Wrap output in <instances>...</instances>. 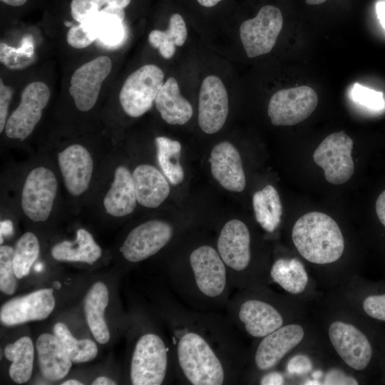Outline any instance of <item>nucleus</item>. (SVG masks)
<instances>
[{
    "label": "nucleus",
    "mask_w": 385,
    "mask_h": 385,
    "mask_svg": "<svg viewBox=\"0 0 385 385\" xmlns=\"http://www.w3.org/2000/svg\"><path fill=\"white\" fill-rule=\"evenodd\" d=\"M222 0H197V1L205 7H212L217 4Z\"/></svg>",
    "instance_id": "nucleus-52"
},
{
    "label": "nucleus",
    "mask_w": 385,
    "mask_h": 385,
    "mask_svg": "<svg viewBox=\"0 0 385 385\" xmlns=\"http://www.w3.org/2000/svg\"><path fill=\"white\" fill-rule=\"evenodd\" d=\"M137 199L133 175L123 165L118 166L111 186L103 199L106 211L113 217H123L133 212Z\"/></svg>",
    "instance_id": "nucleus-23"
},
{
    "label": "nucleus",
    "mask_w": 385,
    "mask_h": 385,
    "mask_svg": "<svg viewBox=\"0 0 385 385\" xmlns=\"http://www.w3.org/2000/svg\"><path fill=\"white\" fill-rule=\"evenodd\" d=\"M166 32L176 46H181L184 44L188 32L185 21L180 14H173L170 16Z\"/></svg>",
    "instance_id": "nucleus-38"
},
{
    "label": "nucleus",
    "mask_w": 385,
    "mask_h": 385,
    "mask_svg": "<svg viewBox=\"0 0 385 385\" xmlns=\"http://www.w3.org/2000/svg\"><path fill=\"white\" fill-rule=\"evenodd\" d=\"M39 242L31 232L24 233L16 242L14 255V268L16 277L26 276L39 254Z\"/></svg>",
    "instance_id": "nucleus-32"
},
{
    "label": "nucleus",
    "mask_w": 385,
    "mask_h": 385,
    "mask_svg": "<svg viewBox=\"0 0 385 385\" xmlns=\"http://www.w3.org/2000/svg\"><path fill=\"white\" fill-rule=\"evenodd\" d=\"M252 205L255 218L268 232H274L281 222L282 205L278 192L271 185L254 193Z\"/></svg>",
    "instance_id": "nucleus-28"
},
{
    "label": "nucleus",
    "mask_w": 385,
    "mask_h": 385,
    "mask_svg": "<svg viewBox=\"0 0 385 385\" xmlns=\"http://www.w3.org/2000/svg\"><path fill=\"white\" fill-rule=\"evenodd\" d=\"M272 279L292 294L302 292L308 282V275L302 263L297 258H279L272 266Z\"/></svg>",
    "instance_id": "nucleus-29"
},
{
    "label": "nucleus",
    "mask_w": 385,
    "mask_h": 385,
    "mask_svg": "<svg viewBox=\"0 0 385 385\" xmlns=\"http://www.w3.org/2000/svg\"><path fill=\"white\" fill-rule=\"evenodd\" d=\"M158 50L163 58L169 59L175 54V44L173 41L167 40L160 44Z\"/></svg>",
    "instance_id": "nucleus-46"
},
{
    "label": "nucleus",
    "mask_w": 385,
    "mask_h": 385,
    "mask_svg": "<svg viewBox=\"0 0 385 385\" xmlns=\"http://www.w3.org/2000/svg\"><path fill=\"white\" fill-rule=\"evenodd\" d=\"M96 32L89 29L83 24L73 25L66 34L67 43L75 48H84L97 40Z\"/></svg>",
    "instance_id": "nucleus-37"
},
{
    "label": "nucleus",
    "mask_w": 385,
    "mask_h": 385,
    "mask_svg": "<svg viewBox=\"0 0 385 385\" xmlns=\"http://www.w3.org/2000/svg\"><path fill=\"white\" fill-rule=\"evenodd\" d=\"M58 166L68 192L73 196L82 195L88 188L93 162L91 153L83 145H69L58 155Z\"/></svg>",
    "instance_id": "nucleus-18"
},
{
    "label": "nucleus",
    "mask_w": 385,
    "mask_h": 385,
    "mask_svg": "<svg viewBox=\"0 0 385 385\" xmlns=\"http://www.w3.org/2000/svg\"><path fill=\"white\" fill-rule=\"evenodd\" d=\"M102 250L92 235L85 229H78L74 242L62 241L55 245L51 255L56 260L93 264L101 256Z\"/></svg>",
    "instance_id": "nucleus-26"
},
{
    "label": "nucleus",
    "mask_w": 385,
    "mask_h": 385,
    "mask_svg": "<svg viewBox=\"0 0 385 385\" xmlns=\"http://www.w3.org/2000/svg\"><path fill=\"white\" fill-rule=\"evenodd\" d=\"M174 305V369L192 385L233 382V334L223 322Z\"/></svg>",
    "instance_id": "nucleus-1"
},
{
    "label": "nucleus",
    "mask_w": 385,
    "mask_h": 385,
    "mask_svg": "<svg viewBox=\"0 0 385 385\" xmlns=\"http://www.w3.org/2000/svg\"><path fill=\"white\" fill-rule=\"evenodd\" d=\"M108 300V288L102 282L94 283L83 299L87 324L93 337L100 344H106L110 339V332L104 316Z\"/></svg>",
    "instance_id": "nucleus-25"
},
{
    "label": "nucleus",
    "mask_w": 385,
    "mask_h": 385,
    "mask_svg": "<svg viewBox=\"0 0 385 385\" xmlns=\"http://www.w3.org/2000/svg\"><path fill=\"white\" fill-rule=\"evenodd\" d=\"M43 264L41 263V262L37 263V264L35 265V267H34L35 270H36V272H41V271L43 270Z\"/></svg>",
    "instance_id": "nucleus-55"
},
{
    "label": "nucleus",
    "mask_w": 385,
    "mask_h": 385,
    "mask_svg": "<svg viewBox=\"0 0 385 385\" xmlns=\"http://www.w3.org/2000/svg\"><path fill=\"white\" fill-rule=\"evenodd\" d=\"M172 275L177 293L194 308L216 309L227 302L231 285L227 270L217 250L210 245L193 250L185 269Z\"/></svg>",
    "instance_id": "nucleus-2"
},
{
    "label": "nucleus",
    "mask_w": 385,
    "mask_h": 385,
    "mask_svg": "<svg viewBox=\"0 0 385 385\" xmlns=\"http://www.w3.org/2000/svg\"><path fill=\"white\" fill-rule=\"evenodd\" d=\"M4 356L11 361L9 369L10 378L16 384L27 382L32 374L34 349L29 337H22L4 348Z\"/></svg>",
    "instance_id": "nucleus-27"
},
{
    "label": "nucleus",
    "mask_w": 385,
    "mask_h": 385,
    "mask_svg": "<svg viewBox=\"0 0 385 385\" xmlns=\"http://www.w3.org/2000/svg\"><path fill=\"white\" fill-rule=\"evenodd\" d=\"M98 11L100 9L94 0H72L71 2V16L79 24Z\"/></svg>",
    "instance_id": "nucleus-39"
},
{
    "label": "nucleus",
    "mask_w": 385,
    "mask_h": 385,
    "mask_svg": "<svg viewBox=\"0 0 385 385\" xmlns=\"http://www.w3.org/2000/svg\"><path fill=\"white\" fill-rule=\"evenodd\" d=\"M98 38L102 44L115 46L122 42L124 34L123 20L117 15L101 9L95 16Z\"/></svg>",
    "instance_id": "nucleus-33"
},
{
    "label": "nucleus",
    "mask_w": 385,
    "mask_h": 385,
    "mask_svg": "<svg viewBox=\"0 0 385 385\" xmlns=\"http://www.w3.org/2000/svg\"><path fill=\"white\" fill-rule=\"evenodd\" d=\"M327 0H305L306 3L309 5H318L324 3Z\"/></svg>",
    "instance_id": "nucleus-54"
},
{
    "label": "nucleus",
    "mask_w": 385,
    "mask_h": 385,
    "mask_svg": "<svg viewBox=\"0 0 385 385\" xmlns=\"http://www.w3.org/2000/svg\"><path fill=\"white\" fill-rule=\"evenodd\" d=\"M229 111L228 96L221 79L214 75L202 81L198 102V123L201 130L213 134L224 125Z\"/></svg>",
    "instance_id": "nucleus-16"
},
{
    "label": "nucleus",
    "mask_w": 385,
    "mask_h": 385,
    "mask_svg": "<svg viewBox=\"0 0 385 385\" xmlns=\"http://www.w3.org/2000/svg\"><path fill=\"white\" fill-rule=\"evenodd\" d=\"M350 96L355 103L369 109L379 111L384 108L385 101L382 92L355 83L350 93Z\"/></svg>",
    "instance_id": "nucleus-36"
},
{
    "label": "nucleus",
    "mask_w": 385,
    "mask_h": 385,
    "mask_svg": "<svg viewBox=\"0 0 385 385\" xmlns=\"http://www.w3.org/2000/svg\"><path fill=\"white\" fill-rule=\"evenodd\" d=\"M323 384L328 385H357L358 381L354 377L346 375L339 369H332L326 374Z\"/></svg>",
    "instance_id": "nucleus-42"
},
{
    "label": "nucleus",
    "mask_w": 385,
    "mask_h": 385,
    "mask_svg": "<svg viewBox=\"0 0 385 385\" xmlns=\"http://www.w3.org/2000/svg\"><path fill=\"white\" fill-rule=\"evenodd\" d=\"M137 202L142 206L155 208L170 193V186L165 176L155 167L142 164L132 174Z\"/></svg>",
    "instance_id": "nucleus-22"
},
{
    "label": "nucleus",
    "mask_w": 385,
    "mask_h": 385,
    "mask_svg": "<svg viewBox=\"0 0 385 385\" xmlns=\"http://www.w3.org/2000/svg\"><path fill=\"white\" fill-rule=\"evenodd\" d=\"M28 0H1V2L12 6L24 5Z\"/></svg>",
    "instance_id": "nucleus-51"
},
{
    "label": "nucleus",
    "mask_w": 385,
    "mask_h": 385,
    "mask_svg": "<svg viewBox=\"0 0 385 385\" xmlns=\"http://www.w3.org/2000/svg\"><path fill=\"white\" fill-rule=\"evenodd\" d=\"M376 11L379 21L385 29V1H379L376 6Z\"/></svg>",
    "instance_id": "nucleus-49"
},
{
    "label": "nucleus",
    "mask_w": 385,
    "mask_h": 385,
    "mask_svg": "<svg viewBox=\"0 0 385 385\" xmlns=\"http://www.w3.org/2000/svg\"><path fill=\"white\" fill-rule=\"evenodd\" d=\"M315 91L307 86L281 89L271 97L267 113L274 125H293L306 120L318 104Z\"/></svg>",
    "instance_id": "nucleus-8"
},
{
    "label": "nucleus",
    "mask_w": 385,
    "mask_h": 385,
    "mask_svg": "<svg viewBox=\"0 0 385 385\" xmlns=\"http://www.w3.org/2000/svg\"><path fill=\"white\" fill-rule=\"evenodd\" d=\"M376 212L379 220L385 227V190L379 195L376 200Z\"/></svg>",
    "instance_id": "nucleus-45"
},
{
    "label": "nucleus",
    "mask_w": 385,
    "mask_h": 385,
    "mask_svg": "<svg viewBox=\"0 0 385 385\" xmlns=\"http://www.w3.org/2000/svg\"><path fill=\"white\" fill-rule=\"evenodd\" d=\"M155 143L158 161L164 175L171 184H180L185 175L180 163V143L164 136L157 137Z\"/></svg>",
    "instance_id": "nucleus-30"
},
{
    "label": "nucleus",
    "mask_w": 385,
    "mask_h": 385,
    "mask_svg": "<svg viewBox=\"0 0 385 385\" xmlns=\"http://www.w3.org/2000/svg\"><path fill=\"white\" fill-rule=\"evenodd\" d=\"M1 245H2L4 240L3 235H9L13 233V225L10 220H5L1 222Z\"/></svg>",
    "instance_id": "nucleus-48"
},
{
    "label": "nucleus",
    "mask_w": 385,
    "mask_h": 385,
    "mask_svg": "<svg viewBox=\"0 0 385 385\" xmlns=\"http://www.w3.org/2000/svg\"><path fill=\"white\" fill-rule=\"evenodd\" d=\"M21 46L14 48L5 43H0L1 62L10 69H21L29 66L34 58V43L31 34L24 36Z\"/></svg>",
    "instance_id": "nucleus-34"
},
{
    "label": "nucleus",
    "mask_w": 385,
    "mask_h": 385,
    "mask_svg": "<svg viewBox=\"0 0 385 385\" xmlns=\"http://www.w3.org/2000/svg\"><path fill=\"white\" fill-rule=\"evenodd\" d=\"M109 57L98 56L78 68L71 78L69 93L76 107L88 111L96 104L101 85L111 71Z\"/></svg>",
    "instance_id": "nucleus-14"
},
{
    "label": "nucleus",
    "mask_w": 385,
    "mask_h": 385,
    "mask_svg": "<svg viewBox=\"0 0 385 385\" xmlns=\"http://www.w3.org/2000/svg\"><path fill=\"white\" fill-rule=\"evenodd\" d=\"M227 302L231 320L241 324L253 337L262 338L283 326L282 316L268 302L257 299H245L237 304Z\"/></svg>",
    "instance_id": "nucleus-13"
},
{
    "label": "nucleus",
    "mask_w": 385,
    "mask_h": 385,
    "mask_svg": "<svg viewBox=\"0 0 385 385\" xmlns=\"http://www.w3.org/2000/svg\"><path fill=\"white\" fill-rule=\"evenodd\" d=\"M61 384V385H82L83 384L76 379H69V380L63 381Z\"/></svg>",
    "instance_id": "nucleus-53"
},
{
    "label": "nucleus",
    "mask_w": 385,
    "mask_h": 385,
    "mask_svg": "<svg viewBox=\"0 0 385 385\" xmlns=\"http://www.w3.org/2000/svg\"><path fill=\"white\" fill-rule=\"evenodd\" d=\"M283 17L276 6L262 7L253 19L243 21L240 36L249 58H255L271 51L282 30Z\"/></svg>",
    "instance_id": "nucleus-7"
},
{
    "label": "nucleus",
    "mask_w": 385,
    "mask_h": 385,
    "mask_svg": "<svg viewBox=\"0 0 385 385\" xmlns=\"http://www.w3.org/2000/svg\"><path fill=\"white\" fill-rule=\"evenodd\" d=\"M283 376L277 371L270 372L262 377L260 384L262 385H281L284 384Z\"/></svg>",
    "instance_id": "nucleus-44"
},
{
    "label": "nucleus",
    "mask_w": 385,
    "mask_h": 385,
    "mask_svg": "<svg viewBox=\"0 0 385 385\" xmlns=\"http://www.w3.org/2000/svg\"><path fill=\"white\" fill-rule=\"evenodd\" d=\"M14 250L8 245L0 247V289L7 294L12 295L16 288V277L14 268Z\"/></svg>",
    "instance_id": "nucleus-35"
},
{
    "label": "nucleus",
    "mask_w": 385,
    "mask_h": 385,
    "mask_svg": "<svg viewBox=\"0 0 385 385\" xmlns=\"http://www.w3.org/2000/svg\"><path fill=\"white\" fill-rule=\"evenodd\" d=\"M53 292L42 289L9 299L1 307V322L11 327L46 319L55 307Z\"/></svg>",
    "instance_id": "nucleus-15"
},
{
    "label": "nucleus",
    "mask_w": 385,
    "mask_h": 385,
    "mask_svg": "<svg viewBox=\"0 0 385 385\" xmlns=\"http://www.w3.org/2000/svg\"><path fill=\"white\" fill-rule=\"evenodd\" d=\"M164 73L154 64H147L133 72L123 83L119 101L125 113L140 117L153 106L163 85Z\"/></svg>",
    "instance_id": "nucleus-5"
},
{
    "label": "nucleus",
    "mask_w": 385,
    "mask_h": 385,
    "mask_svg": "<svg viewBox=\"0 0 385 385\" xmlns=\"http://www.w3.org/2000/svg\"><path fill=\"white\" fill-rule=\"evenodd\" d=\"M57 188L56 178L50 169L40 166L31 170L21 192L24 214L32 221H46L51 212Z\"/></svg>",
    "instance_id": "nucleus-9"
},
{
    "label": "nucleus",
    "mask_w": 385,
    "mask_h": 385,
    "mask_svg": "<svg viewBox=\"0 0 385 385\" xmlns=\"http://www.w3.org/2000/svg\"><path fill=\"white\" fill-rule=\"evenodd\" d=\"M329 337L336 351L349 366L361 371L368 366L372 348L367 337L355 326L334 322L329 327Z\"/></svg>",
    "instance_id": "nucleus-17"
},
{
    "label": "nucleus",
    "mask_w": 385,
    "mask_h": 385,
    "mask_svg": "<svg viewBox=\"0 0 385 385\" xmlns=\"http://www.w3.org/2000/svg\"><path fill=\"white\" fill-rule=\"evenodd\" d=\"M173 232V227L166 221H146L128 233L120 251L129 262L143 261L163 249L172 239Z\"/></svg>",
    "instance_id": "nucleus-12"
},
{
    "label": "nucleus",
    "mask_w": 385,
    "mask_h": 385,
    "mask_svg": "<svg viewBox=\"0 0 385 385\" xmlns=\"http://www.w3.org/2000/svg\"><path fill=\"white\" fill-rule=\"evenodd\" d=\"M292 238L302 257L314 264L336 262L344 250L339 225L320 212H310L299 217L294 225Z\"/></svg>",
    "instance_id": "nucleus-3"
},
{
    "label": "nucleus",
    "mask_w": 385,
    "mask_h": 385,
    "mask_svg": "<svg viewBox=\"0 0 385 385\" xmlns=\"http://www.w3.org/2000/svg\"><path fill=\"white\" fill-rule=\"evenodd\" d=\"M13 88L6 86L0 79V133L5 128L7 121L8 111L13 96Z\"/></svg>",
    "instance_id": "nucleus-41"
},
{
    "label": "nucleus",
    "mask_w": 385,
    "mask_h": 385,
    "mask_svg": "<svg viewBox=\"0 0 385 385\" xmlns=\"http://www.w3.org/2000/svg\"><path fill=\"white\" fill-rule=\"evenodd\" d=\"M363 308L371 317L385 321V294L367 297L363 302Z\"/></svg>",
    "instance_id": "nucleus-40"
},
{
    "label": "nucleus",
    "mask_w": 385,
    "mask_h": 385,
    "mask_svg": "<svg viewBox=\"0 0 385 385\" xmlns=\"http://www.w3.org/2000/svg\"><path fill=\"white\" fill-rule=\"evenodd\" d=\"M250 242L249 229L240 220H229L220 230L217 250L227 267L231 285L250 266Z\"/></svg>",
    "instance_id": "nucleus-10"
},
{
    "label": "nucleus",
    "mask_w": 385,
    "mask_h": 385,
    "mask_svg": "<svg viewBox=\"0 0 385 385\" xmlns=\"http://www.w3.org/2000/svg\"><path fill=\"white\" fill-rule=\"evenodd\" d=\"M170 348L155 333L139 337L132 354L130 377L133 385H160L169 369Z\"/></svg>",
    "instance_id": "nucleus-4"
},
{
    "label": "nucleus",
    "mask_w": 385,
    "mask_h": 385,
    "mask_svg": "<svg viewBox=\"0 0 385 385\" xmlns=\"http://www.w3.org/2000/svg\"><path fill=\"white\" fill-rule=\"evenodd\" d=\"M53 284H54V287L56 288V289H60L61 288V284L56 281L53 282Z\"/></svg>",
    "instance_id": "nucleus-56"
},
{
    "label": "nucleus",
    "mask_w": 385,
    "mask_h": 385,
    "mask_svg": "<svg viewBox=\"0 0 385 385\" xmlns=\"http://www.w3.org/2000/svg\"><path fill=\"white\" fill-rule=\"evenodd\" d=\"M312 369L310 359L304 355H297L288 362L287 371L292 374H301L309 371Z\"/></svg>",
    "instance_id": "nucleus-43"
},
{
    "label": "nucleus",
    "mask_w": 385,
    "mask_h": 385,
    "mask_svg": "<svg viewBox=\"0 0 385 385\" xmlns=\"http://www.w3.org/2000/svg\"><path fill=\"white\" fill-rule=\"evenodd\" d=\"M65 26L71 27L73 26V23L71 21H65L64 22Z\"/></svg>",
    "instance_id": "nucleus-57"
},
{
    "label": "nucleus",
    "mask_w": 385,
    "mask_h": 385,
    "mask_svg": "<svg viewBox=\"0 0 385 385\" xmlns=\"http://www.w3.org/2000/svg\"><path fill=\"white\" fill-rule=\"evenodd\" d=\"M131 0H94L96 4L101 10L103 6H113L124 9Z\"/></svg>",
    "instance_id": "nucleus-47"
},
{
    "label": "nucleus",
    "mask_w": 385,
    "mask_h": 385,
    "mask_svg": "<svg viewBox=\"0 0 385 385\" xmlns=\"http://www.w3.org/2000/svg\"><path fill=\"white\" fill-rule=\"evenodd\" d=\"M353 145L352 139L342 130L329 135L314 150L313 160L324 170L329 183L342 185L353 175Z\"/></svg>",
    "instance_id": "nucleus-6"
},
{
    "label": "nucleus",
    "mask_w": 385,
    "mask_h": 385,
    "mask_svg": "<svg viewBox=\"0 0 385 385\" xmlns=\"http://www.w3.org/2000/svg\"><path fill=\"white\" fill-rule=\"evenodd\" d=\"M50 98L48 86L41 81L28 84L22 91L21 102L8 118L5 132L8 138L24 140L33 132Z\"/></svg>",
    "instance_id": "nucleus-11"
},
{
    "label": "nucleus",
    "mask_w": 385,
    "mask_h": 385,
    "mask_svg": "<svg viewBox=\"0 0 385 385\" xmlns=\"http://www.w3.org/2000/svg\"><path fill=\"white\" fill-rule=\"evenodd\" d=\"M213 178L225 189L242 192L246 180L239 151L230 142L215 145L209 159Z\"/></svg>",
    "instance_id": "nucleus-20"
},
{
    "label": "nucleus",
    "mask_w": 385,
    "mask_h": 385,
    "mask_svg": "<svg viewBox=\"0 0 385 385\" xmlns=\"http://www.w3.org/2000/svg\"><path fill=\"white\" fill-rule=\"evenodd\" d=\"M36 347L40 371L44 379L57 381L68 374L72 361L56 335L41 334L36 340Z\"/></svg>",
    "instance_id": "nucleus-21"
},
{
    "label": "nucleus",
    "mask_w": 385,
    "mask_h": 385,
    "mask_svg": "<svg viewBox=\"0 0 385 385\" xmlns=\"http://www.w3.org/2000/svg\"><path fill=\"white\" fill-rule=\"evenodd\" d=\"M53 332L63 344L73 363L90 361L97 356L98 347L96 343L88 339H76L65 324H55Z\"/></svg>",
    "instance_id": "nucleus-31"
},
{
    "label": "nucleus",
    "mask_w": 385,
    "mask_h": 385,
    "mask_svg": "<svg viewBox=\"0 0 385 385\" xmlns=\"http://www.w3.org/2000/svg\"><path fill=\"white\" fill-rule=\"evenodd\" d=\"M155 103L161 118L171 125H183L193 114L191 104L181 96L178 81L173 77L163 83Z\"/></svg>",
    "instance_id": "nucleus-24"
},
{
    "label": "nucleus",
    "mask_w": 385,
    "mask_h": 385,
    "mask_svg": "<svg viewBox=\"0 0 385 385\" xmlns=\"http://www.w3.org/2000/svg\"><path fill=\"white\" fill-rule=\"evenodd\" d=\"M304 334V329L300 325L292 324L282 326L262 337L255 354L257 368L267 371L275 366L301 342Z\"/></svg>",
    "instance_id": "nucleus-19"
},
{
    "label": "nucleus",
    "mask_w": 385,
    "mask_h": 385,
    "mask_svg": "<svg viewBox=\"0 0 385 385\" xmlns=\"http://www.w3.org/2000/svg\"><path fill=\"white\" fill-rule=\"evenodd\" d=\"M93 385H115L116 383L106 376H99L96 378L92 384Z\"/></svg>",
    "instance_id": "nucleus-50"
}]
</instances>
